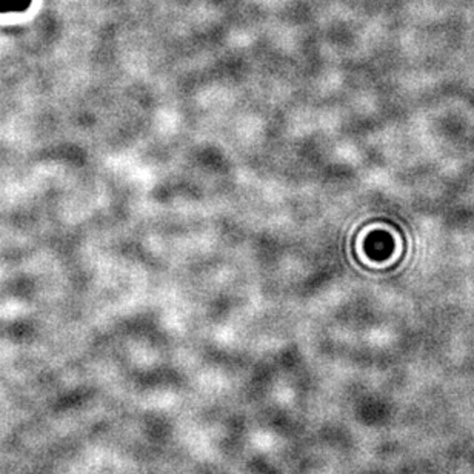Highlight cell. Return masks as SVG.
I'll list each match as a JSON object with an SVG mask.
<instances>
[{"mask_svg": "<svg viewBox=\"0 0 474 474\" xmlns=\"http://www.w3.org/2000/svg\"><path fill=\"white\" fill-rule=\"evenodd\" d=\"M31 0H0V13H20L29 8Z\"/></svg>", "mask_w": 474, "mask_h": 474, "instance_id": "cell-1", "label": "cell"}]
</instances>
